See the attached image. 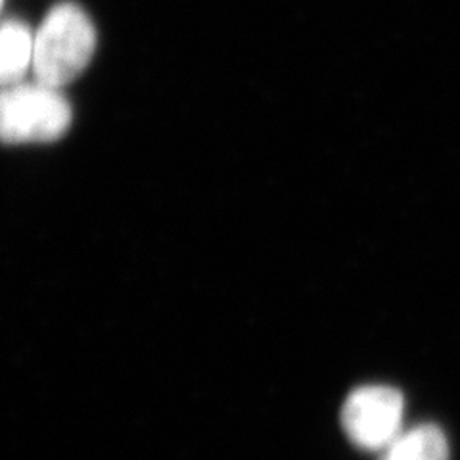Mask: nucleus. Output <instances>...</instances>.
Wrapping results in <instances>:
<instances>
[{"instance_id":"39448f33","label":"nucleus","mask_w":460,"mask_h":460,"mask_svg":"<svg viewBox=\"0 0 460 460\" xmlns=\"http://www.w3.org/2000/svg\"><path fill=\"white\" fill-rule=\"evenodd\" d=\"M380 460H449V443L438 426L420 424L402 431Z\"/></svg>"},{"instance_id":"f257e3e1","label":"nucleus","mask_w":460,"mask_h":460,"mask_svg":"<svg viewBox=\"0 0 460 460\" xmlns=\"http://www.w3.org/2000/svg\"><path fill=\"white\" fill-rule=\"evenodd\" d=\"M96 49V29L74 3L56 4L35 33L33 71L37 81L62 89L89 66Z\"/></svg>"},{"instance_id":"f03ea898","label":"nucleus","mask_w":460,"mask_h":460,"mask_svg":"<svg viewBox=\"0 0 460 460\" xmlns=\"http://www.w3.org/2000/svg\"><path fill=\"white\" fill-rule=\"evenodd\" d=\"M71 125V106L60 89L40 81L4 86L0 133L6 144L52 142Z\"/></svg>"},{"instance_id":"20e7f679","label":"nucleus","mask_w":460,"mask_h":460,"mask_svg":"<svg viewBox=\"0 0 460 460\" xmlns=\"http://www.w3.org/2000/svg\"><path fill=\"white\" fill-rule=\"evenodd\" d=\"M35 33L18 20H6L0 29V81L3 86L22 83L33 67Z\"/></svg>"},{"instance_id":"7ed1b4c3","label":"nucleus","mask_w":460,"mask_h":460,"mask_svg":"<svg viewBox=\"0 0 460 460\" xmlns=\"http://www.w3.org/2000/svg\"><path fill=\"white\" fill-rule=\"evenodd\" d=\"M405 399L390 385H363L341 407V428L353 445L365 451H384L402 434Z\"/></svg>"}]
</instances>
